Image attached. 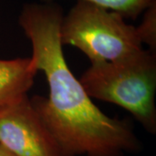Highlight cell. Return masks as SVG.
Wrapping results in <instances>:
<instances>
[{"label":"cell","mask_w":156,"mask_h":156,"mask_svg":"<svg viewBox=\"0 0 156 156\" xmlns=\"http://www.w3.org/2000/svg\"><path fill=\"white\" fill-rule=\"evenodd\" d=\"M63 11L52 3L23 6L18 23L32 46L30 59L44 72L49 95L30 98L61 156H124L142 145L127 120L105 115L68 66L60 40Z\"/></svg>","instance_id":"cell-1"},{"label":"cell","mask_w":156,"mask_h":156,"mask_svg":"<svg viewBox=\"0 0 156 156\" xmlns=\"http://www.w3.org/2000/svg\"><path fill=\"white\" fill-rule=\"evenodd\" d=\"M60 40L62 45L79 49L90 64L114 61L142 49L136 27L121 14L83 0L63 15Z\"/></svg>","instance_id":"cell-3"},{"label":"cell","mask_w":156,"mask_h":156,"mask_svg":"<svg viewBox=\"0 0 156 156\" xmlns=\"http://www.w3.org/2000/svg\"><path fill=\"white\" fill-rule=\"evenodd\" d=\"M0 145L14 156H61L28 95L0 108Z\"/></svg>","instance_id":"cell-4"},{"label":"cell","mask_w":156,"mask_h":156,"mask_svg":"<svg viewBox=\"0 0 156 156\" xmlns=\"http://www.w3.org/2000/svg\"><path fill=\"white\" fill-rule=\"evenodd\" d=\"M0 156H14L11 152L5 148L2 145H0Z\"/></svg>","instance_id":"cell-8"},{"label":"cell","mask_w":156,"mask_h":156,"mask_svg":"<svg viewBox=\"0 0 156 156\" xmlns=\"http://www.w3.org/2000/svg\"><path fill=\"white\" fill-rule=\"evenodd\" d=\"M143 18L136 27L141 44L147 45L152 52L156 53V0L146 9Z\"/></svg>","instance_id":"cell-7"},{"label":"cell","mask_w":156,"mask_h":156,"mask_svg":"<svg viewBox=\"0 0 156 156\" xmlns=\"http://www.w3.org/2000/svg\"><path fill=\"white\" fill-rule=\"evenodd\" d=\"M42 3H52L56 0H41ZM95 5L121 14L125 19L135 20L155 0H83Z\"/></svg>","instance_id":"cell-6"},{"label":"cell","mask_w":156,"mask_h":156,"mask_svg":"<svg viewBox=\"0 0 156 156\" xmlns=\"http://www.w3.org/2000/svg\"><path fill=\"white\" fill-rule=\"evenodd\" d=\"M92 99L128 111L147 132L156 133V53L143 48L114 61L90 64L79 79Z\"/></svg>","instance_id":"cell-2"},{"label":"cell","mask_w":156,"mask_h":156,"mask_svg":"<svg viewBox=\"0 0 156 156\" xmlns=\"http://www.w3.org/2000/svg\"><path fill=\"white\" fill-rule=\"evenodd\" d=\"M37 72L30 57L0 59V108L28 95Z\"/></svg>","instance_id":"cell-5"}]
</instances>
